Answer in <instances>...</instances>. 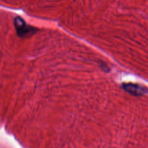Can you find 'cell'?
I'll use <instances>...</instances> for the list:
<instances>
[{"label":"cell","mask_w":148,"mask_h":148,"mask_svg":"<svg viewBox=\"0 0 148 148\" xmlns=\"http://www.w3.org/2000/svg\"><path fill=\"white\" fill-rule=\"evenodd\" d=\"M14 26L17 35L21 38L29 37L34 34L36 31L34 27L26 24L25 20L20 17H16L14 18Z\"/></svg>","instance_id":"1"},{"label":"cell","mask_w":148,"mask_h":148,"mask_svg":"<svg viewBox=\"0 0 148 148\" xmlns=\"http://www.w3.org/2000/svg\"><path fill=\"white\" fill-rule=\"evenodd\" d=\"M121 88L127 92L134 96H140L147 93L148 89L146 87L134 83H124Z\"/></svg>","instance_id":"2"}]
</instances>
